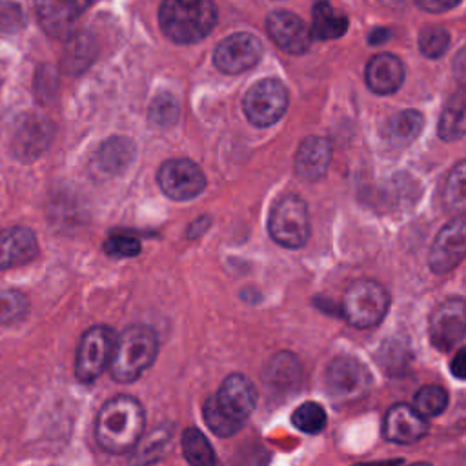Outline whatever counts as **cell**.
<instances>
[{
  "label": "cell",
  "mask_w": 466,
  "mask_h": 466,
  "mask_svg": "<svg viewBox=\"0 0 466 466\" xmlns=\"http://www.w3.org/2000/svg\"><path fill=\"white\" fill-rule=\"evenodd\" d=\"M388 306L390 295L382 284L371 279H359L346 288L340 313L355 328H371L382 320Z\"/></svg>",
  "instance_id": "obj_5"
},
{
  "label": "cell",
  "mask_w": 466,
  "mask_h": 466,
  "mask_svg": "<svg viewBox=\"0 0 466 466\" xmlns=\"http://www.w3.org/2000/svg\"><path fill=\"white\" fill-rule=\"evenodd\" d=\"M158 351L157 333L144 324L126 328L115 342L109 362L111 377L118 382L137 380L153 362Z\"/></svg>",
  "instance_id": "obj_4"
},
{
  "label": "cell",
  "mask_w": 466,
  "mask_h": 466,
  "mask_svg": "<svg viewBox=\"0 0 466 466\" xmlns=\"http://www.w3.org/2000/svg\"><path fill=\"white\" fill-rule=\"evenodd\" d=\"M29 309L27 297L15 289L0 291V324H11L20 320Z\"/></svg>",
  "instance_id": "obj_33"
},
{
  "label": "cell",
  "mask_w": 466,
  "mask_h": 466,
  "mask_svg": "<svg viewBox=\"0 0 466 466\" xmlns=\"http://www.w3.org/2000/svg\"><path fill=\"white\" fill-rule=\"evenodd\" d=\"M444 202L450 209H466V160L450 171L444 182Z\"/></svg>",
  "instance_id": "obj_30"
},
{
  "label": "cell",
  "mask_w": 466,
  "mask_h": 466,
  "mask_svg": "<svg viewBox=\"0 0 466 466\" xmlns=\"http://www.w3.org/2000/svg\"><path fill=\"white\" fill-rule=\"evenodd\" d=\"M262 56V44L251 33H233L226 36L213 53L217 69L228 75H237L251 69Z\"/></svg>",
  "instance_id": "obj_13"
},
{
  "label": "cell",
  "mask_w": 466,
  "mask_h": 466,
  "mask_svg": "<svg viewBox=\"0 0 466 466\" xmlns=\"http://www.w3.org/2000/svg\"><path fill=\"white\" fill-rule=\"evenodd\" d=\"M208 226H209V217H200V218H197V220L187 228V235H189V237L202 235Z\"/></svg>",
  "instance_id": "obj_39"
},
{
  "label": "cell",
  "mask_w": 466,
  "mask_h": 466,
  "mask_svg": "<svg viewBox=\"0 0 466 466\" xmlns=\"http://www.w3.org/2000/svg\"><path fill=\"white\" fill-rule=\"evenodd\" d=\"M86 7L87 4L84 2H40L36 4V13L42 27L49 35L60 36L71 31Z\"/></svg>",
  "instance_id": "obj_20"
},
{
  "label": "cell",
  "mask_w": 466,
  "mask_h": 466,
  "mask_svg": "<svg viewBox=\"0 0 466 466\" xmlns=\"http://www.w3.org/2000/svg\"><path fill=\"white\" fill-rule=\"evenodd\" d=\"M390 36V31L384 29V27H377V29H371V33L368 35V42L377 46V44H382L386 38Z\"/></svg>",
  "instance_id": "obj_40"
},
{
  "label": "cell",
  "mask_w": 466,
  "mask_h": 466,
  "mask_svg": "<svg viewBox=\"0 0 466 466\" xmlns=\"http://www.w3.org/2000/svg\"><path fill=\"white\" fill-rule=\"evenodd\" d=\"M404 80V66L391 53L375 55L366 66V84L377 95L395 93Z\"/></svg>",
  "instance_id": "obj_18"
},
{
  "label": "cell",
  "mask_w": 466,
  "mask_h": 466,
  "mask_svg": "<svg viewBox=\"0 0 466 466\" xmlns=\"http://www.w3.org/2000/svg\"><path fill=\"white\" fill-rule=\"evenodd\" d=\"M382 433L390 442L413 444L428 433V422L413 410V406L395 404L384 417Z\"/></svg>",
  "instance_id": "obj_15"
},
{
  "label": "cell",
  "mask_w": 466,
  "mask_h": 466,
  "mask_svg": "<svg viewBox=\"0 0 466 466\" xmlns=\"http://www.w3.org/2000/svg\"><path fill=\"white\" fill-rule=\"evenodd\" d=\"M331 160V146L322 137H308L295 155V171L306 180H319L326 175Z\"/></svg>",
  "instance_id": "obj_19"
},
{
  "label": "cell",
  "mask_w": 466,
  "mask_h": 466,
  "mask_svg": "<svg viewBox=\"0 0 466 466\" xmlns=\"http://www.w3.org/2000/svg\"><path fill=\"white\" fill-rule=\"evenodd\" d=\"M218 18L209 0H167L158 9L164 35L177 44H195L206 38Z\"/></svg>",
  "instance_id": "obj_3"
},
{
  "label": "cell",
  "mask_w": 466,
  "mask_h": 466,
  "mask_svg": "<svg viewBox=\"0 0 466 466\" xmlns=\"http://www.w3.org/2000/svg\"><path fill=\"white\" fill-rule=\"evenodd\" d=\"M38 253V242L27 228H9L0 231V269L25 264Z\"/></svg>",
  "instance_id": "obj_17"
},
{
  "label": "cell",
  "mask_w": 466,
  "mask_h": 466,
  "mask_svg": "<svg viewBox=\"0 0 466 466\" xmlns=\"http://www.w3.org/2000/svg\"><path fill=\"white\" fill-rule=\"evenodd\" d=\"M22 22L20 7L15 4H0V29H16Z\"/></svg>",
  "instance_id": "obj_36"
},
{
  "label": "cell",
  "mask_w": 466,
  "mask_h": 466,
  "mask_svg": "<svg viewBox=\"0 0 466 466\" xmlns=\"http://www.w3.org/2000/svg\"><path fill=\"white\" fill-rule=\"evenodd\" d=\"M424 118L419 111L406 109L393 115L386 124V137L395 146H408L422 131Z\"/></svg>",
  "instance_id": "obj_25"
},
{
  "label": "cell",
  "mask_w": 466,
  "mask_h": 466,
  "mask_svg": "<svg viewBox=\"0 0 466 466\" xmlns=\"http://www.w3.org/2000/svg\"><path fill=\"white\" fill-rule=\"evenodd\" d=\"M453 67H455L457 75H459V73H461V75H466V47L457 53L455 62H453Z\"/></svg>",
  "instance_id": "obj_41"
},
{
  "label": "cell",
  "mask_w": 466,
  "mask_h": 466,
  "mask_svg": "<svg viewBox=\"0 0 466 466\" xmlns=\"http://www.w3.org/2000/svg\"><path fill=\"white\" fill-rule=\"evenodd\" d=\"M53 124L38 115L25 116L13 135V153L22 160L36 158L53 138Z\"/></svg>",
  "instance_id": "obj_16"
},
{
  "label": "cell",
  "mask_w": 466,
  "mask_h": 466,
  "mask_svg": "<svg viewBox=\"0 0 466 466\" xmlns=\"http://www.w3.org/2000/svg\"><path fill=\"white\" fill-rule=\"evenodd\" d=\"M104 251L113 258H129L137 257L140 253V242L138 238L131 235H111L104 242Z\"/></svg>",
  "instance_id": "obj_35"
},
{
  "label": "cell",
  "mask_w": 466,
  "mask_h": 466,
  "mask_svg": "<svg viewBox=\"0 0 466 466\" xmlns=\"http://www.w3.org/2000/svg\"><path fill=\"white\" fill-rule=\"evenodd\" d=\"M116 335L107 326L89 328L78 344L75 357V375L80 382H93L109 366Z\"/></svg>",
  "instance_id": "obj_8"
},
{
  "label": "cell",
  "mask_w": 466,
  "mask_h": 466,
  "mask_svg": "<svg viewBox=\"0 0 466 466\" xmlns=\"http://www.w3.org/2000/svg\"><path fill=\"white\" fill-rule=\"evenodd\" d=\"M171 437H173V431L167 426L155 428L146 437L142 435V439L131 450L129 466H151L158 462L169 451Z\"/></svg>",
  "instance_id": "obj_21"
},
{
  "label": "cell",
  "mask_w": 466,
  "mask_h": 466,
  "mask_svg": "<svg viewBox=\"0 0 466 466\" xmlns=\"http://www.w3.org/2000/svg\"><path fill=\"white\" fill-rule=\"evenodd\" d=\"M450 370L453 373V377L457 379H466V346L461 348L453 359H451V364H450Z\"/></svg>",
  "instance_id": "obj_37"
},
{
  "label": "cell",
  "mask_w": 466,
  "mask_h": 466,
  "mask_svg": "<svg viewBox=\"0 0 466 466\" xmlns=\"http://www.w3.org/2000/svg\"><path fill=\"white\" fill-rule=\"evenodd\" d=\"M182 451L189 466H217L215 450L204 433L197 428H187L182 433Z\"/></svg>",
  "instance_id": "obj_26"
},
{
  "label": "cell",
  "mask_w": 466,
  "mask_h": 466,
  "mask_svg": "<svg viewBox=\"0 0 466 466\" xmlns=\"http://www.w3.org/2000/svg\"><path fill=\"white\" fill-rule=\"evenodd\" d=\"M266 29L277 47L289 55L306 53L311 44V33L304 20L291 11H273L268 15Z\"/></svg>",
  "instance_id": "obj_14"
},
{
  "label": "cell",
  "mask_w": 466,
  "mask_h": 466,
  "mask_svg": "<svg viewBox=\"0 0 466 466\" xmlns=\"http://www.w3.org/2000/svg\"><path fill=\"white\" fill-rule=\"evenodd\" d=\"M348 18L333 9L328 2H317L311 7V36L317 40H333L346 33Z\"/></svg>",
  "instance_id": "obj_23"
},
{
  "label": "cell",
  "mask_w": 466,
  "mask_h": 466,
  "mask_svg": "<svg viewBox=\"0 0 466 466\" xmlns=\"http://www.w3.org/2000/svg\"><path fill=\"white\" fill-rule=\"evenodd\" d=\"M146 415L142 404L129 395L109 399L98 411L95 437L107 453L131 451L142 439Z\"/></svg>",
  "instance_id": "obj_1"
},
{
  "label": "cell",
  "mask_w": 466,
  "mask_h": 466,
  "mask_svg": "<svg viewBox=\"0 0 466 466\" xmlns=\"http://www.w3.org/2000/svg\"><path fill=\"white\" fill-rule=\"evenodd\" d=\"M326 386L337 400H359L371 388V373L360 360L342 355L329 362L326 370Z\"/></svg>",
  "instance_id": "obj_9"
},
{
  "label": "cell",
  "mask_w": 466,
  "mask_h": 466,
  "mask_svg": "<svg viewBox=\"0 0 466 466\" xmlns=\"http://www.w3.org/2000/svg\"><path fill=\"white\" fill-rule=\"evenodd\" d=\"M428 333L431 344L441 351L457 346L466 333V299L448 297L442 300L430 315Z\"/></svg>",
  "instance_id": "obj_10"
},
{
  "label": "cell",
  "mask_w": 466,
  "mask_h": 466,
  "mask_svg": "<svg viewBox=\"0 0 466 466\" xmlns=\"http://www.w3.org/2000/svg\"><path fill=\"white\" fill-rule=\"evenodd\" d=\"M178 102L171 93H160L153 98L149 107V118L157 126H171L178 116Z\"/></svg>",
  "instance_id": "obj_34"
},
{
  "label": "cell",
  "mask_w": 466,
  "mask_h": 466,
  "mask_svg": "<svg viewBox=\"0 0 466 466\" xmlns=\"http://www.w3.org/2000/svg\"><path fill=\"white\" fill-rule=\"evenodd\" d=\"M419 7L428 9V11H446L457 5V2H444V0H419Z\"/></svg>",
  "instance_id": "obj_38"
},
{
  "label": "cell",
  "mask_w": 466,
  "mask_h": 466,
  "mask_svg": "<svg viewBox=\"0 0 466 466\" xmlns=\"http://www.w3.org/2000/svg\"><path fill=\"white\" fill-rule=\"evenodd\" d=\"M446 404H448L446 390L435 384L422 386L413 397V410L424 419L439 415L446 408Z\"/></svg>",
  "instance_id": "obj_29"
},
{
  "label": "cell",
  "mask_w": 466,
  "mask_h": 466,
  "mask_svg": "<svg viewBox=\"0 0 466 466\" xmlns=\"http://www.w3.org/2000/svg\"><path fill=\"white\" fill-rule=\"evenodd\" d=\"M242 107L253 126H273L288 109V89L277 78H262L246 91Z\"/></svg>",
  "instance_id": "obj_7"
},
{
  "label": "cell",
  "mask_w": 466,
  "mask_h": 466,
  "mask_svg": "<svg viewBox=\"0 0 466 466\" xmlns=\"http://www.w3.org/2000/svg\"><path fill=\"white\" fill-rule=\"evenodd\" d=\"M450 46V33L441 25H426L419 35L420 53L428 58H441Z\"/></svg>",
  "instance_id": "obj_32"
},
{
  "label": "cell",
  "mask_w": 466,
  "mask_h": 466,
  "mask_svg": "<svg viewBox=\"0 0 466 466\" xmlns=\"http://www.w3.org/2000/svg\"><path fill=\"white\" fill-rule=\"evenodd\" d=\"M291 420L304 433H319L324 430L328 419H326V411L320 404L304 402L293 411Z\"/></svg>",
  "instance_id": "obj_31"
},
{
  "label": "cell",
  "mask_w": 466,
  "mask_h": 466,
  "mask_svg": "<svg viewBox=\"0 0 466 466\" xmlns=\"http://www.w3.org/2000/svg\"><path fill=\"white\" fill-rule=\"evenodd\" d=\"M257 402V393L251 380L233 373L226 377L218 391L206 399L202 413L208 428L218 437L237 433L251 415Z\"/></svg>",
  "instance_id": "obj_2"
},
{
  "label": "cell",
  "mask_w": 466,
  "mask_h": 466,
  "mask_svg": "<svg viewBox=\"0 0 466 466\" xmlns=\"http://www.w3.org/2000/svg\"><path fill=\"white\" fill-rule=\"evenodd\" d=\"M157 182L164 195L173 200H189L206 187V177L198 164L187 158L166 160L157 175Z\"/></svg>",
  "instance_id": "obj_11"
},
{
  "label": "cell",
  "mask_w": 466,
  "mask_h": 466,
  "mask_svg": "<svg viewBox=\"0 0 466 466\" xmlns=\"http://www.w3.org/2000/svg\"><path fill=\"white\" fill-rule=\"evenodd\" d=\"M268 231L271 238L289 249L302 248L309 238V215L306 202L297 195H286L269 211Z\"/></svg>",
  "instance_id": "obj_6"
},
{
  "label": "cell",
  "mask_w": 466,
  "mask_h": 466,
  "mask_svg": "<svg viewBox=\"0 0 466 466\" xmlns=\"http://www.w3.org/2000/svg\"><path fill=\"white\" fill-rule=\"evenodd\" d=\"M95 53H96V46L89 35H84V33L75 35L66 47L64 66L67 71L76 75L91 64V60L95 58Z\"/></svg>",
  "instance_id": "obj_27"
},
{
  "label": "cell",
  "mask_w": 466,
  "mask_h": 466,
  "mask_svg": "<svg viewBox=\"0 0 466 466\" xmlns=\"http://www.w3.org/2000/svg\"><path fill=\"white\" fill-rule=\"evenodd\" d=\"M411 466H430V464H426V462H417V464H411Z\"/></svg>",
  "instance_id": "obj_42"
},
{
  "label": "cell",
  "mask_w": 466,
  "mask_h": 466,
  "mask_svg": "<svg viewBox=\"0 0 466 466\" xmlns=\"http://www.w3.org/2000/svg\"><path fill=\"white\" fill-rule=\"evenodd\" d=\"M464 257H466V213L451 218L448 224L441 228V231L437 233L430 248L428 264L433 273L444 275L451 271Z\"/></svg>",
  "instance_id": "obj_12"
},
{
  "label": "cell",
  "mask_w": 466,
  "mask_h": 466,
  "mask_svg": "<svg viewBox=\"0 0 466 466\" xmlns=\"http://www.w3.org/2000/svg\"><path fill=\"white\" fill-rule=\"evenodd\" d=\"M466 135V86L459 87L442 107L439 118V137L446 142L459 140Z\"/></svg>",
  "instance_id": "obj_22"
},
{
  "label": "cell",
  "mask_w": 466,
  "mask_h": 466,
  "mask_svg": "<svg viewBox=\"0 0 466 466\" xmlns=\"http://www.w3.org/2000/svg\"><path fill=\"white\" fill-rule=\"evenodd\" d=\"M133 157H135V146L129 138L111 137L100 146L96 153V162L102 171L115 175V173H122L131 164Z\"/></svg>",
  "instance_id": "obj_24"
},
{
  "label": "cell",
  "mask_w": 466,
  "mask_h": 466,
  "mask_svg": "<svg viewBox=\"0 0 466 466\" xmlns=\"http://www.w3.org/2000/svg\"><path fill=\"white\" fill-rule=\"evenodd\" d=\"M300 368L297 359L291 353L275 355L266 368V382L277 388H288L299 379Z\"/></svg>",
  "instance_id": "obj_28"
}]
</instances>
